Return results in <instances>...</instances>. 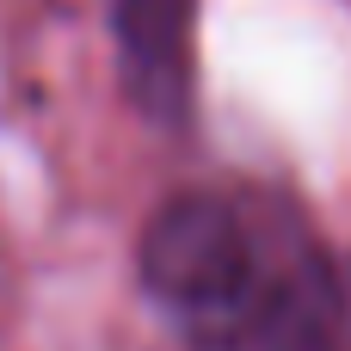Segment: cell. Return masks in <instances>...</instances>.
<instances>
[{
  "instance_id": "cell-2",
  "label": "cell",
  "mask_w": 351,
  "mask_h": 351,
  "mask_svg": "<svg viewBox=\"0 0 351 351\" xmlns=\"http://www.w3.org/2000/svg\"><path fill=\"white\" fill-rule=\"evenodd\" d=\"M117 86L154 130H185L197 105V0H105Z\"/></svg>"
},
{
  "instance_id": "cell-1",
  "label": "cell",
  "mask_w": 351,
  "mask_h": 351,
  "mask_svg": "<svg viewBox=\"0 0 351 351\" xmlns=\"http://www.w3.org/2000/svg\"><path fill=\"white\" fill-rule=\"evenodd\" d=\"M136 290L185 351H351V265L271 185H179L136 234Z\"/></svg>"
}]
</instances>
